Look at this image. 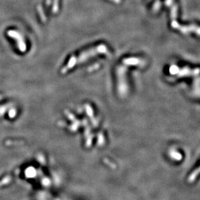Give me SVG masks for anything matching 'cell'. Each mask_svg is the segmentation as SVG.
I'll return each instance as SVG.
<instances>
[{"label":"cell","mask_w":200,"mask_h":200,"mask_svg":"<svg viewBox=\"0 0 200 200\" xmlns=\"http://www.w3.org/2000/svg\"><path fill=\"white\" fill-rule=\"evenodd\" d=\"M108 51V49L106 45L104 44L99 45L98 46L94 47L93 48L89 49V50L82 52L81 53L76 57H73L68 62V64L62 70V73H65L68 71L69 69H71L73 66L76 64H80V62L86 61L91 57H93L98 54L105 53Z\"/></svg>","instance_id":"cell-1"},{"label":"cell","mask_w":200,"mask_h":200,"mask_svg":"<svg viewBox=\"0 0 200 200\" xmlns=\"http://www.w3.org/2000/svg\"><path fill=\"white\" fill-rule=\"evenodd\" d=\"M170 72L171 73V74L177 75L179 77H183L187 75H198L200 72V69H189L188 68H184L183 69L180 70L178 69L176 66H172L170 69Z\"/></svg>","instance_id":"cell-2"},{"label":"cell","mask_w":200,"mask_h":200,"mask_svg":"<svg viewBox=\"0 0 200 200\" xmlns=\"http://www.w3.org/2000/svg\"><path fill=\"white\" fill-rule=\"evenodd\" d=\"M176 29L180 30L181 31H182V33H188L193 31V32L200 36V27H198L197 26H188V27L184 26L183 27H177Z\"/></svg>","instance_id":"cell-3"},{"label":"cell","mask_w":200,"mask_h":200,"mask_svg":"<svg viewBox=\"0 0 200 200\" xmlns=\"http://www.w3.org/2000/svg\"><path fill=\"white\" fill-rule=\"evenodd\" d=\"M199 174H200V166H199V168H198V169H196V170L193 171L192 174L190 175V176H189L188 181L191 182V183H192V182L194 181L197 178V176Z\"/></svg>","instance_id":"cell-4"}]
</instances>
